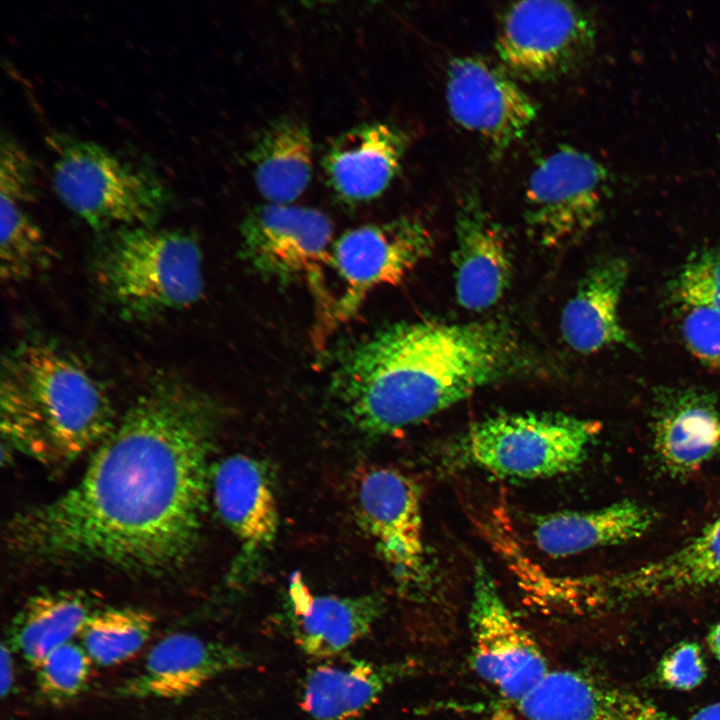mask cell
<instances>
[{"label": "cell", "mask_w": 720, "mask_h": 720, "mask_svg": "<svg viewBox=\"0 0 720 720\" xmlns=\"http://www.w3.org/2000/svg\"><path fill=\"white\" fill-rule=\"evenodd\" d=\"M218 418L203 392L157 379L75 484L11 518L9 550L38 563L94 562L149 575L183 567L200 539Z\"/></svg>", "instance_id": "1"}, {"label": "cell", "mask_w": 720, "mask_h": 720, "mask_svg": "<svg viewBox=\"0 0 720 720\" xmlns=\"http://www.w3.org/2000/svg\"><path fill=\"white\" fill-rule=\"evenodd\" d=\"M519 360L512 333L494 321L401 322L350 349L333 385L354 424L386 434L464 400L509 374Z\"/></svg>", "instance_id": "2"}, {"label": "cell", "mask_w": 720, "mask_h": 720, "mask_svg": "<svg viewBox=\"0 0 720 720\" xmlns=\"http://www.w3.org/2000/svg\"><path fill=\"white\" fill-rule=\"evenodd\" d=\"M0 376L2 435L41 460H73L115 427L102 385L54 345H17L2 358Z\"/></svg>", "instance_id": "3"}, {"label": "cell", "mask_w": 720, "mask_h": 720, "mask_svg": "<svg viewBox=\"0 0 720 720\" xmlns=\"http://www.w3.org/2000/svg\"><path fill=\"white\" fill-rule=\"evenodd\" d=\"M47 142L56 195L97 232L156 226L168 208L170 189L150 168L65 132L48 135Z\"/></svg>", "instance_id": "4"}, {"label": "cell", "mask_w": 720, "mask_h": 720, "mask_svg": "<svg viewBox=\"0 0 720 720\" xmlns=\"http://www.w3.org/2000/svg\"><path fill=\"white\" fill-rule=\"evenodd\" d=\"M107 298L133 318H152L197 303L204 290L202 252L179 229L137 226L112 231L96 264Z\"/></svg>", "instance_id": "5"}, {"label": "cell", "mask_w": 720, "mask_h": 720, "mask_svg": "<svg viewBox=\"0 0 720 720\" xmlns=\"http://www.w3.org/2000/svg\"><path fill=\"white\" fill-rule=\"evenodd\" d=\"M599 432L598 422L562 413L502 414L474 424L461 450L500 477L547 478L578 468Z\"/></svg>", "instance_id": "6"}, {"label": "cell", "mask_w": 720, "mask_h": 720, "mask_svg": "<svg viewBox=\"0 0 720 720\" xmlns=\"http://www.w3.org/2000/svg\"><path fill=\"white\" fill-rule=\"evenodd\" d=\"M596 30L579 6L563 1H522L501 17L496 50L504 70L528 82L554 80L592 55Z\"/></svg>", "instance_id": "7"}, {"label": "cell", "mask_w": 720, "mask_h": 720, "mask_svg": "<svg viewBox=\"0 0 720 720\" xmlns=\"http://www.w3.org/2000/svg\"><path fill=\"white\" fill-rule=\"evenodd\" d=\"M608 184V170L593 156L558 147L529 175L524 191L528 232L546 247L576 242L599 222Z\"/></svg>", "instance_id": "8"}, {"label": "cell", "mask_w": 720, "mask_h": 720, "mask_svg": "<svg viewBox=\"0 0 720 720\" xmlns=\"http://www.w3.org/2000/svg\"><path fill=\"white\" fill-rule=\"evenodd\" d=\"M360 521L400 587L422 596L430 588L419 490L388 467L364 472L356 485Z\"/></svg>", "instance_id": "9"}, {"label": "cell", "mask_w": 720, "mask_h": 720, "mask_svg": "<svg viewBox=\"0 0 720 720\" xmlns=\"http://www.w3.org/2000/svg\"><path fill=\"white\" fill-rule=\"evenodd\" d=\"M469 629L473 670L506 699L517 703L549 671L540 646L481 563L474 567Z\"/></svg>", "instance_id": "10"}, {"label": "cell", "mask_w": 720, "mask_h": 720, "mask_svg": "<svg viewBox=\"0 0 720 720\" xmlns=\"http://www.w3.org/2000/svg\"><path fill=\"white\" fill-rule=\"evenodd\" d=\"M504 69L477 57L448 65L445 97L452 119L502 152L520 141L536 121L534 100Z\"/></svg>", "instance_id": "11"}, {"label": "cell", "mask_w": 720, "mask_h": 720, "mask_svg": "<svg viewBox=\"0 0 720 720\" xmlns=\"http://www.w3.org/2000/svg\"><path fill=\"white\" fill-rule=\"evenodd\" d=\"M333 228L319 210L265 203L252 209L241 225V250L260 275L288 283L318 280L330 262Z\"/></svg>", "instance_id": "12"}, {"label": "cell", "mask_w": 720, "mask_h": 720, "mask_svg": "<svg viewBox=\"0 0 720 720\" xmlns=\"http://www.w3.org/2000/svg\"><path fill=\"white\" fill-rule=\"evenodd\" d=\"M432 235L414 217L363 225L335 243L330 263L344 282L338 313L350 314L372 289L399 283L431 254Z\"/></svg>", "instance_id": "13"}, {"label": "cell", "mask_w": 720, "mask_h": 720, "mask_svg": "<svg viewBox=\"0 0 720 720\" xmlns=\"http://www.w3.org/2000/svg\"><path fill=\"white\" fill-rule=\"evenodd\" d=\"M250 663V656L233 645L174 633L152 647L139 670L116 688V694L129 699H181Z\"/></svg>", "instance_id": "14"}, {"label": "cell", "mask_w": 720, "mask_h": 720, "mask_svg": "<svg viewBox=\"0 0 720 720\" xmlns=\"http://www.w3.org/2000/svg\"><path fill=\"white\" fill-rule=\"evenodd\" d=\"M720 588V515L671 553L628 570L594 575L599 608Z\"/></svg>", "instance_id": "15"}, {"label": "cell", "mask_w": 720, "mask_h": 720, "mask_svg": "<svg viewBox=\"0 0 720 720\" xmlns=\"http://www.w3.org/2000/svg\"><path fill=\"white\" fill-rule=\"evenodd\" d=\"M652 408L653 450L670 475L692 473L719 451L720 412L711 392L661 387Z\"/></svg>", "instance_id": "16"}, {"label": "cell", "mask_w": 720, "mask_h": 720, "mask_svg": "<svg viewBox=\"0 0 720 720\" xmlns=\"http://www.w3.org/2000/svg\"><path fill=\"white\" fill-rule=\"evenodd\" d=\"M516 707L526 720H675L637 694L571 670L548 671Z\"/></svg>", "instance_id": "17"}, {"label": "cell", "mask_w": 720, "mask_h": 720, "mask_svg": "<svg viewBox=\"0 0 720 720\" xmlns=\"http://www.w3.org/2000/svg\"><path fill=\"white\" fill-rule=\"evenodd\" d=\"M407 144L406 134L388 123L354 127L328 145L322 158L326 182L345 202L375 199L396 176Z\"/></svg>", "instance_id": "18"}, {"label": "cell", "mask_w": 720, "mask_h": 720, "mask_svg": "<svg viewBox=\"0 0 720 720\" xmlns=\"http://www.w3.org/2000/svg\"><path fill=\"white\" fill-rule=\"evenodd\" d=\"M458 303L467 310L494 306L510 286L512 262L504 231L469 195L456 214V247L452 255Z\"/></svg>", "instance_id": "19"}, {"label": "cell", "mask_w": 720, "mask_h": 720, "mask_svg": "<svg viewBox=\"0 0 720 720\" xmlns=\"http://www.w3.org/2000/svg\"><path fill=\"white\" fill-rule=\"evenodd\" d=\"M288 596L292 637L305 654L317 658L337 655L364 638L384 612L376 594H314L298 572L289 579Z\"/></svg>", "instance_id": "20"}, {"label": "cell", "mask_w": 720, "mask_h": 720, "mask_svg": "<svg viewBox=\"0 0 720 720\" xmlns=\"http://www.w3.org/2000/svg\"><path fill=\"white\" fill-rule=\"evenodd\" d=\"M210 490L244 556L252 559L266 551L277 535L279 512L264 467L247 455L228 456L213 468Z\"/></svg>", "instance_id": "21"}, {"label": "cell", "mask_w": 720, "mask_h": 720, "mask_svg": "<svg viewBox=\"0 0 720 720\" xmlns=\"http://www.w3.org/2000/svg\"><path fill=\"white\" fill-rule=\"evenodd\" d=\"M629 266L622 257L592 266L562 310L560 329L567 345L582 354L612 345L634 348L619 317Z\"/></svg>", "instance_id": "22"}, {"label": "cell", "mask_w": 720, "mask_h": 720, "mask_svg": "<svg viewBox=\"0 0 720 720\" xmlns=\"http://www.w3.org/2000/svg\"><path fill=\"white\" fill-rule=\"evenodd\" d=\"M415 668L412 660L381 664L352 660L344 665H320L305 678L300 706L314 720H355L370 710L388 687Z\"/></svg>", "instance_id": "23"}, {"label": "cell", "mask_w": 720, "mask_h": 720, "mask_svg": "<svg viewBox=\"0 0 720 720\" xmlns=\"http://www.w3.org/2000/svg\"><path fill=\"white\" fill-rule=\"evenodd\" d=\"M653 522L654 515L647 507L624 500L590 511L545 515L536 521L532 535L545 554L567 557L639 538Z\"/></svg>", "instance_id": "24"}, {"label": "cell", "mask_w": 720, "mask_h": 720, "mask_svg": "<svg viewBox=\"0 0 720 720\" xmlns=\"http://www.w3.org/2000/svg\"><path fill=\"white\" fill-rule=\"evenodd\" d=\"M253 178L269 203L290 204L308 187L313 172V142L306 124L293 117L273 120L249 151Z\"/></svg>", "instance_id": "25"}, {"label": "cell", "mask_w": 720, "mask_h": 720, "mask_svg": "<svg viewBox=\"0 0 720 720\" xmlns=\"http://www.w3.org/2000/svg\"><path fill=\"white\" fill-rule=\"evenodd\" d=\"M86 593L42 592L30 598L14 617L8 644L34 668L47 654L80 636L98 609Z\"/></svg>", "instance_id": "26"}, {"label": "cell", "mask_w": 720, "mask_h": 720, "mask_svg": "<svg viewBox=\"0 0 720 720\" xmlns=\"http://www.w3.org/2000/svg\"><path fill=\"white\" fill-rule=\"evenodd\" d=\"M27 202L0 192V274L9 284L30 280L53 258L43 231L24 207Z\"/></svg>", "instance_id": "27"}, {"label": "cell", "mask_w": 720, "mask_h": 720, "mask_svg": "<svg viewBox=\"0 0 720 720\" xmlns=\"http://www.w3.org/2000/svg\"><path fill=\"white\" fill-rule=\"evenodd\" d=\"M154 626V616L144 609L98 608L79 637L93 663L114 666L137 654L149 640Z\"/></svg>", "instance_id": "28"}, {"label": "cell", "mask_w": 720, "mask_h": 720, "mask_svg": "<svg viewBox=\"0 0 720 720\" xmlns=\"http://www.w3.org/2000/svg\"><path fill=\"white\" fill-rule=\"evenodd\" d=\"M92 664L81 644L71 641L59 646L33 668L40 694L54 704L78 696L88 684Z\"/></svg>", "instance_id": "29"}, {"label": "cell", "mask_w": 720, "mask_h": 720, "mask_svg": "<svg viewBox=\"0 0 720 720\" xmlns=\"http://www.w3.org/2000/svg\"><path fill=\"white\" fill-rule=\"evenodd\" d=\"M671 296L686 309L720 311V248H704L691 254L672 280Z\"/></svg>", "instance_id": "30"}, {"label": "cell", "mask_w": 720, "mask_h": 720, "mask_svg": "<svg viewBox=\"0 0 720 720\" xmlns=\"http://www.w3.org/2000/svg\"><path fill=\"white\" fill-rule=\"evenodd\" d=\"M681 333L687 348L699 361L720 371V311L686 309Z\"/></svg>", "instance_id": "31"}, {"label": "cell", "mask_w": 720, "mask_h": 720, "mask_svg": "<svg viewBox=\"0 0 720 720\" xmlns=\"http://www.w3.org/2000/svg\"><path fill=\"white\" fill-rule=\"evenodd\" d=\"M706 663L701 647L684 641L672 647L660 660L657 677L666 687L688 691L698 687L706 677Z\"/></svg>", "instance_id": "32"}, {"label": "cell", "mask_w": 720, "mask_h": 720, "mask_svg": "<svg viewBox=\"0 0 720 720\" xmlns=\"http://www.w3.org/2000/svg\"><path fill=\"white\" fill-rule=\"evenodd\" d=\"M1 696L5 697L10 693L14 682V662L12 648L7 643L1 645Z\"/></svg>", "instance_id": "33"}, {"label": "cell", "mask_w": 720, "mask_h": 720, "mask_svg": "<svg viewBox=\"0 0 720 720\" xmlns=\"http://www.w3.org/2000/svg\"><path fill=\"white\" fill-rule=\"evenodd\" d=\"M688 720H720V701L701 708Z\"/></svg>", "instance_id": "34"}, {"label": "cell", "mask_w": 720, "mask_h": 720, "mask_svg": "<svg viewBox=\"0 0 720 720\" xmlns=\"http://www.w3.org/2000/svg\"><path fill=\"white\" fill-rule=\"evenodd\" d=\"M707 644L712 654L720 662V621L708 631Z\"/></svg>", "instance_id": "35"}]
</instances>
